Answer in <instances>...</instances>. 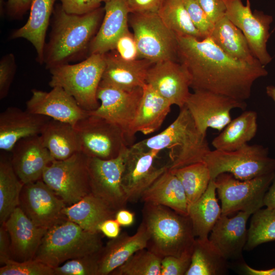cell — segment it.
I'll return each instance as SVG.
<instances>
[{
  "label": "cell",
  "mask_w": 275,
  "mask_h": 275,
  "mask_svg": "<svg viewBox=\"0 0 275 275\" xmlns=\"http://www.w3.org/2000/svg\"><path fill=\"white\" fill-rule=\"evenodd\" d=\"M172 105L149 85L143 87V95L129 131L131 140L138 132L147 135L155 132L163 123Z\"/></svg>",
  "instance_id": "27"
},
{
  "label": "cell",
  "mask_w": 275,
  "mask_h": 275,
  "mask_svg": "<svg viewBox=\"0 0 275 275\" xmlns=\"http://www.w3.org/2000/svg\"><path fill=\"white\" fill-rule=\"evenodd\" d=\"M177 36V35H176ZM177 55L191 78L190 87L245 101L253 85L268 71L261 64H250L226 53L213 40L177 36Z\"/></svg>",
  "instance_id": "1"
},
{
  "label": "cell",
  "mask_w": 275,
  "mask_h": 275,
  "mask_svg": "<svg viewBox=\"0 0 275 275\" xmlns=\"http://www.w3.org/2000/svg\"><path fill=\"white\" fill-rule=\"evenodd\" d=\"M252 214L238 211L229 217L222 214L210 233L208 239L228 261H241L248 239L246 223Z\"/></svg>",
  "instance_id": "21"
},
{
  "label": "cell",
  "mask_w": 275,
  "mask_h": 275,
  "mask_svg": "<svg viewBox=\"0 0 275 275\" xmlns=\"http://www.w3.org/2000/svg\"><path fill=\"white\" fill-rule=\"evenodd\" d=\"M171 171L180 181L188 206L202 196L211 180L209 169L205 162L190 164Z\"/></svg>",
  "instance_id": "38"
},
{
  "label": "cell",
  "mask_w": 275,
  "mask_h": 275,
  "mask_svg": "<svg viewBox=\"0 0 275 275\" xmlns=\"http://www.w3.org/2000/svg\"><path fill=\"white\" fill-rule=\"evenodd\" d=\"M49 117L9 107L0 114V149L11 152L20 140L40 135Z\"/></svg>",
  "instance_id": "23"
},
{
  "label": "cell",
  "mask_w": 275,
  "mask_h": 275,
  "mask_svg": "<svg viewBox=\"0 0 275 275\" xmlns=\"http://www.w3.org/2000/svg\"><path fill=\"white\" fill-rule=\"evenodd\" d=\"M134 213L126 208L118 210L116 213L115 219L122 226H129L134 221Z\"/></svg>",
  "instance_id": "53"
},
{
  "label": "cell",
  "mask_w": 275,
  "mask_h": 275,
  "mask_svg": "<svg viewBox=\"0 0 275 275\" xmlns=\"http://www.w3.org/2000/svg\"><path fill=\"white\" fill-rule=\"evenodd\" d=\"M244 250L275 240V208L259 209L252 214Z\"/></svg>",
  "instance_id": "39"
},
{
  "label": "cell",
  "mask_w": 275,
  "mask_h": 275,
  "mask_svg": "<svg viewBox=\"0 0 275 275\" xmlns=\"http://www.w3.org/2000/svg\"><path fill=\"white\" fill-rule=\"evenodd\" d=\"M213 179L202 196L188 206V215L196 238H208L215 224L222 215V208L216 197Z\"/></svg>",
  "instance_id": "33"
},
{
  "label": "cell",
  "mask_w": 275,
  "mask_h": 275,
  "mask_svg": "<svg viewBox=\"0 0 275 275\" xmlns=\"http://www.w3.org/2000/svg\"><path fill=\"white\" fill-rule=\"evenodd\" d=\"M140 200L162 205L188 215V204L184 189L178 177L169 169L144 191Z\"/></svg>",
  "instance_id": "28"
},
{
  "label": "cell",
  "mask_w": 275,
  "mask_h": 275,
  "mask_svg": "<svg viewBox=\"0 0 275 275\" xmlns=\"http://www.w3.org/2000/svg\"><path fill=\"white\" fill-rule=\"evenodd\" d=\"M15 57L12 53L4 56L0 61V99L5 98L9 92L16 71Z\"/></svg>",
  "instance_id": "45"
},
{
  "label": "cell",
  "mask_w": 275,
  "mask_h": 275,
  "mask_svg": "<svg viewBox=\"0 0 275 275\" xmlns=\"http://www.w3.org/2000/svg\"><path fill=\"white\" fill-rule=\"evenodd\" d=\"M242 268L246 274L249 275H275V267L268 269H256L243 263Z\"/></svg>",
  "instance_id": "55"
},
{
  "label": "cell",
  "mask_w": 275,
  "mask_h": 275,
  "mask_svg": "<svg viewBox=\"0 0 275 275\" xmlns=\"http://www.w3.org/2000/svg\"><path fill=\"white\" fill-rule=\"evenodd\" d=\"M142 213L148 234L146 249L161 258L193 251L196 237L188 215L150 203H144Z\"/></svg>",
  "instance_id": "3"
},
{
  "label": "cell",
  "mask_w": 275,
  "mask_h": 275,
  "mask_svg": "<svg viewBox=\"0 0 275 275\" xmlns=\"http://www.w3.org/2000/svg\"><path fill=\"white\" fill-rule=\"evenodd\" d=\"M89 158L79 151L66 159L53 160L43 172L42 180L66 206L77 203L91 193Z\"/></svg>",
  "instance_id": "8"
},
{
  "label": "cell",
  "mask_w": 275,
  "mask_h": 275,
  "mask_svg": "<svg viewBox=\"0 0 275 275\" xmlns=\"http://www.w3.org/2000/svg\"><path fill=\"white\" fill-rule=\"evenodd\" d=\"M102 2H104V3H107L111 0H100Z\"/></svg>",
  "instance_id": "57"
},
{
  "label": "cell",
  "mask_w": 275,
  "mask_h": 275,
  "mask_svg": "<svg viewBox=\"0 0 275 275\" xmlns=\"http://www.w3.org/2000/svg\"><path fill=\"white\" fill-rule=\"evenodd\" d=\"M132 13H158L164 0H126Z\"/></svg>",
  "instance_id": "49"
},
{
  "label": "cell",
  "mask_w": 275,
  "mask_h": 275,
  "mask_svg": "<svg viewBox=\"0 0 275 275\" xmlns=\"http://www.w3.org/2000/svg\"><path fill=\"white\" fill-rule=\"evenodd\" d=\"M209 20L214 25L226 15L225 0H197Z\"/></svg>",
  "instance_id": "48"
},
{
  "label": "cell",
  "mask_w": 275,
  "mask_h": 275,
  "mask_svg": "<svg viewBox=\"0 0 275 275\" xmlns=\"http://www.w3.org/2000/svg\"><path fill=\"white\" fill-rule=\"evenodd\" d=\"M158 14L166 26L177 36L204 38L192 22L183 0H164Z\"/></svg>",
  "instance_id": "37"
},
{
  "label": "cell",
  "mask_w": 275,
  "mask_h": 275,
  "mask_svg": "<svg viewBox=\"0 0 275 275\" xmlns=\"http://www.w3.org/2000/svg\"><path fill=\"white\" fill-rule=\"evenodd\" d=\"M228 261L208 238H196L191 263L185 275H223L228 273Z\"/></svg>",
  "instance_id": "35"
},
{
  "label": "cell",
  "mask_w": 275,
  "mask_h": 275,
  "mask_svg": "<svg viewBox=\"0 0 275 275\" xmlns=\"http://www.w3.org/2000/svg\"><path fill=\"white\" fill-rule=\"evenodd\" d=\"M266 93L268 96L273 100L275 104V86L272 85L267 86Z\"/></svg>",
  "instance_id": "56"
},
{
  "label": "cell",
  "mask_w": 275,
  "mask_h": 275,
  "mask_svg": "<svg viewBox=\"0 0 275 275\" xmlns=\"http://www.w3.org/2000/svg\"><path fill=\"white\" fill-rule=\"evenodd\" d=\"M24 184L12 167L10 157L4 152L0 156V224L5 223L19 205Z\"/></svg>",
  "instance_id": "36"
},
{
  "label": "cell",
  "mask_w": 275,
  "mask_h": 275,
  "mask_svg": "<svg viewBox=\"0 0 275 275\" xmlns=\"http://www.w3.org/2000/svg\"><path fill=\"white\" fill-rule=\"evenodd\" d=\"M100 252L66 261L53 268L54 275H98Z\"/></svg>",
  "instance_id": "41"
},
{
  "label": "cell",
  "mask_w": 275,
  "mask_h": 275,
  "mask_svg": "<svg viewBox=\"0 0 275 275\" xmlns=\"http://www.w3.org/2000/svg\"><path fill=\"white\" fill-rule=\"evenodd\" d=\"M275 172L251 179L241 180L224 173L213 179L221 202L222 214L238 211L253 214L264 206L263 199Z\"/></svg>",
  "instance_id": "9"
},
{
  "label": "cell",
  "mask_w": 275,
  "mask_h": 275,
  "mask_svg": "<svg viewBox=\"0 0 275 275\" xmlns=\"http://www.w3.org/2000/svg\"><path fill=\"white\" fill-rule=\"evenodd\" d=\"M143 95V88L124 89L100 81L97 98L100 104L89 114L97 116L115 124L130 142L129 131Z\"/></svg>",
  "instance_id": "15"
},
{
  "label": "cell",
  "mask_w": 275,
  "mask_h": 275,
  "mask_svg": "<svg viewBox=\"0 0 275 275\" xmlns=\"http://www.w3.org/2000/svg\"><path fill=\"white\" fill-rule=\"evenodd\" d=\"M162 258L144 248L134 253L110 275H160Z\"/></svg>",
  "instance_id": "40"
},
{
  "label": "cell",
  "mask_w": 275,
  "mask_h": 275,
  "mask_svg": "<svg viewBox=\"0 0 275 275\" xmlns=\"http://www.w3.org/2000/svg\"><path fill=\"white\" fill-rule=\"evenodd\" d=\"M116 212L106 203L91 193L77 203L66 206L63 211L67 219L93 233L100 232V224L106 219L115 218Z\"/></svg>",
  "instance_id": "30"
},
{
  "label": "cell",
  "mask_w": 275,
  "mask_h": 275,
  "mask_svg": "<svg viewBox=\"0 0 275 275\" xmlns=\"http://www.w3.org/2000/svg\"><path fill=\"white\" fill-rule=\"evenodd\" d=\"M264 206L269 208H275V176L265 194L263 199Z\"/></svg>",
  "instance_id": "54"
},
{
  "label": "cell",
  "mask_w": 275,
  "mask_h": 275,
  "mask_svg": "<svg viewBox=\"0 0 275 275\" xmlns=\"http://www.w3.org/2000/svg\"><path fill=\"white\" fill-rule=\"evenodd\" d=\"M227 17L242 32L253 55L265 66L272 60L267 50L272 16L251 8L250 0L244 5L242 0H225Z\"/></svg>",
  "instance_id": "12"
},
{
  "label": "cell",
  "mask_w": 275,
  "mask_h": 275,
  "mask_svg": "<svg viewBox=\"0 0 275 275\" xmlns=\"http://www.w3.org/2000/svg\"><path fill=\"white\" fill-rule=\"evenodd\" d=\"M114 50H116L120 58L125 61H134L140 57L133 34L128 30L118 39Z\"/></svg>",
  "instance_id": "46"
},
{
  "label": "cell",
  "mask_w": 275,
  "mask_h": 275,
  "mask_svg": "<svg viewBox=\"0 0 275 275\" xmlns=\"http://www.w3.org/2000/svg\"><path fill=\"white\" fill-rule=\"evenodd\" d=\"M104 14L102 7L79 15L68 14L61 6L58 7L50 37L44 48L43 63L46 67L49 69L66 64L89 48Z\"/></svg>",
  "instance_id": "2"
},
{
  "label": "cell",
  "mask_w": 275,
  "mask_h": 275,
  "mask_svg": "<svg viewBox=\"0 0 275 275\" xmlns=\"http://www.w3.org/2000/svg\"><path fill=\"white\" fill-rule=\"evenodd\" d=\"M0 275H54V270L36 259L24 261L10 259L1 267Z\"/></svg>",
  "instance_id": "42"
},
{
  "label": "cell",
  "mask_w": 275,
  "mask_h": 275,
  "mask_svg": "<svg viewBox=\"0 0 275 275\" xmlns=\"http://www.w3.org/2000/svg\"><path fill=\"white\" fill-rule=\"evenodd\" d=\"M10 153L13 169L24 184L42 179L45 169L54 160L40 135L20 140Z\"/></svg>",
  "instance_id": "20"
},
{
  "label": "cell",
  "mask_w": 275,
  "mask_h": 275,
  "mask_svg": "<svg viewBox=\"0 0 275 275\" xmlns=\"http://www.w3.org/2000/svg\"><path fill=\"white\" fill-rule=\"evenodd\" d=\"M40 135L54 160H65L80 151L76 130L70 123L50 119Z\"/></svg>",
  "instance_id": "31"
},
{
  "label": "cell",
  "mask_w": 275,
  "mask_h": 275,
  "mask_svg": "<svg viewBox=\"0 0 275 275\" xmlns=\"http://www.w3.org/2000/svg\"><path fill=\"white\" fill-rule=\"evenodd\" d=\"M26 103V110L51 119L70 123L73 126L89 115V111L82 108L75 99L59 87L49 92L36 89Z\"/></svg>",
  "instance_id": "19"
},
{
  "label": "cell",
  "mask_w": 275,
  "mask_h": 275,
  "mask_svg": "<svg viewBox=\"0 0 275 275\" xmlns=\"http://www.w3.org/2000/svg\"><path fill=\"white\" fill-rule=\"evenodd\" d=\"M65 203L42 180L24 184L19 207L38 226L48 229L66 219Z\"/></svg>",
  "instance_id": "17"
},
{
  "label": "cell",
  "mask_w": 275,
  "mask_h": 275,
  "mask_svg": "<svg viewBox=\"0 0 275 275\" xmlns=\"http://www.w3.org/2000/svg\"><path fill=\"white\" fill-rule=\"evenodd\" d=\"M127 148L117 157L111 159L89 158L91 194L117 211L126 208L128 202L122 185L124 157Z\"/></svg>",
  "instance_id": "16"
},
{
  "label": "cell",
  "mask_w": 275,
  "mask_h": 275,
  "mask_svg": "<svg viewBox=\"0 0 275 275\" xmlns=\"http://www.w3.org/2000/svg\"><path fill=\"white\" fill-rule=\"evenodd\" d=\"M258 128L257 114L247 111L231 120L212 141L215 149L233 151L247 144L256 135Z\"/></svg>",
  "instance_id": "34"
},
{
  "label": "cell",
  "mask_w": 275,
  "mask_h": 275,
  "mask_svg": "<svg viewBox=\"0 0 275 275\" xmlns=\"http://www.w3.org/2000/svg\"><path fill=\"white\" fill-rule=\"evenodd\" d=\"M61 7L68 14L84 15L101 7L100 0H58Z\"/></svg>",
  "instance_id": "47"
},
{
  "label": "cell",
  "mask_w": 275,
  "mask_h": 275,
  "mask_svg": "<svg viewBox=\"0 0 275 275\" xmlns=\"http://www.w3.org/2000/svg\"><path fill=\"white\" fill-rule=\"evenodd\" d=\"M101 232L83 229L66 218L47 229L34 259L54 268L66 261L99 252Z\"/></svg>",
  "instance_id": "5"
},
{
  "label": "cell",
  "mask_w": 275,
  "mask_h": 275,
  "mask_svg": "<svg viewBox=\"0 0 275 275\" xmlns=\"http://www.w3.org/2000/svg\"><path fill=\"white\" fill-rule=\"evenodd\" d=\"M135 144L146 149L168 150L170 170L204 162L211 150L206 135L199 130L185 106L164 130Z\"/></svg>",
  "instance_id": "4"
},
{
  "label": "cell",
  "mask_w": 275,
  "mask_h": 275,
  "mask_svg": "<svg viewBox=\"0 0 275 275\" xmlns=\"http://www.w3.org/2000/svg\"><path fill=\"white\" fill-rule=\"evenodd\" d=\"M209 37L232 58L250 64H261L253 55L242 32L226 15L214 24Z\"/></svg>",
  "instance_id": "32"
},
{
  "label": "cell",
  "mask_w": 275,
  "mask_h": 275,
  "mask_svg": "<svg viewBox=\"0 0 275 275\" xmlns=\"http://www.w3.org/2000/svg\"><path fill=\"white\" fill-rule=\"evenodd\" d=\"M103 8L102 23L90 44L91 54H104L114 50L118 39L128 30L130 11L126 0H111Z\"/></svg>",
  "instance_id": "24"
},
{
  "label": "cell",
  "mask_w": 275,
  "mask_h": 275,
  "mask_svg": "<svg viewBox=\"0 0 275 275\" xmlns=\"http://www.w3.org/2000/svg\"><path fill=\"white\" fill-rule=\"evenodd\" d=\"M204 162L211 179L224 173L245 180L275 172V158L269 157L268 149L260 145L247 144L233 151L210 150Z\"/></svg>",
  "instance_id": "7"
},
{
  "label": "cell",
  "mask_w": 275,
  "mask_h": 275,
  "mask_svg": "<svg viewBox=\"0 0 275 275\" xmlns=\"http://www.w3.org/2000/svg\"><path fill=\"white\" fill-rule=\"evenodd\" d=\"M10 239L9 233L3 224L0 227V264L3 265L12 259L10 251Z\"/></svg>",
  "instance_id": "50"
},
{
  "label": "cell",
  "mask_w": 275,
  "mask_h": 275,
  "mask_svg": "<svg viewBox=\"0 0 275 275\" xmlns=\"http://www.w3.org/2000/svg\"><path fill=\"white\" fill-rule=\"evenodd\" d=\"M74 127L78 136L80 151L89 157L111 159L131 146L119 127L97 116L89 114Z\"/></svg>",
  "instance_id": "10"
},
{
  "label": "cell",
  "mask_w": 275,
  "mask_h": 275,
  "mask_svg": "<svg viewBox=\"0 0 275 275\" xmlns=\"http://www.w3.org/2000/svg\"><path fill=\"white\" fill-rule=\"evenodd\" d=\"M105 67V53H92L79 63L49 68L51 75L49 85L63 89L84 109L94 111L99 105L97 92Z\"/></svg>",
  "instance_id": "6"
},
{
  "label": "cell",
  "mask_w": 275,
  "mask_h": 275,
  "mask_svg": "<svg viewBox=\"0 0 275 275\" xmlns=\"http://www.w3.org/2000/svg\"><path fill=\"white\" fill-rule=\"evenodd\" d=\"M98 229L105 236L111 239L117 237L121 233L120 225L115 218L104 221L100 224Z\"/></svg>",
  "instance_id": "52"
},
{
  "label": "cell",
  "mask_w": 275,
  "mask_h": 275,
  "mask_svg": "<svg viewBox=\"0 0 275 275\" xmlns=\"http://www.w3.org/2000/svg\"><path fill=\"white\" fill-rule=\"evenodd\" d=\"M148 240V232L142 222L133 235L123 232L111 238L99 253L98 275L110 274L136 252L146 248Z\"/></svg>",
  "instance_id": "25"
},
{
  "label": "cell",
  "mask_w": 275,
  "mask_h": 275,
  "mask_svg": "<svg viewBox=\"0 0 275 275\" xmlns=\"http://www.w3.org/2000/svg\"><path fill=\"white\" fill-rule=\"evenodd\" d=\"M197 127L206 135L208 128L222 130L232 120L230 112L234 108L244 109L245 101L204 90L190 93L185 105Z\"/></svg>",
  "instance_id": "13"
},
{
  "label": "cell",
  "mask_w": 275,
  "mask_h": 275,
  "mask_svg": "<svg viewBox=\"0 0 275 275\" xmlns=\"http://www.w3.org/2000/svg\"><path fill=\"white\" fill-rule=\"evenodd\" d=\"M105 67L101 82L124 89L143 88L148 72L154 64L145 59L131 61L120 58L116 53H105Z\"/></svg>",
  "instance_id": "26"
},
{
  "label": "cell",
  "mask_w": 275,
  "mask_h": 275,
  "mask_svg": "<svg viewBox=\"0 0 275 275\" xmlns=\"http://www.w3.org/2000/svg\"><path fill=\"white\" fill-rule=\"evenodd\" d=\"M58 0H31L26 22L14 31L11 39L22 38L31 42L37 53V59L43 63L45 40L55 2Z\"/></svg>",
  "instance_id": "29"
},
{
  "label": "cell",
  "mask_w": 275,
  "mask_h": 275,
  "mask_svg": "<svg viewBox=\"0 0 275 275\" xmlns=\"http://www.w3.org/2000/svg\"><path fill=\"white\" fill-rule=\"evenodd\" d=\"M133 14L130 24L140 57L153 63L174 60L177 55V36L158 13Z\"/></svg>",
  "instance_id": "11"
},
{
  "label": "cell",
  "mask_w": 275,
  "mask_h": 275,
  "mask_svg": "<svg viewBox=\"0 0 275 275\" xmlns=\"http://www.w3.org/2000/svg\"><path fill=\"white\" fill-rule=\"evenodd\" d=\"M183 2L196 28L204 38L209 37L214 25L209 20L198 1L183 0Z\"/></svg>",
  "instance_id": "43"
},
{
  "label": "cell",
  "mask_w": 275,
  "mask_h": 275,
  "mask_svg": "<svg viewBox=\"0 0 275 275\" xmlns=\"http://www.w3.org/2000/svg\"><path fill=\"white\" fill-rule=\"evenodd\" d=\"M159 152L144 149L135 144L127 148L122 185L128 202H138L144 191L169 169L168 164L160 168L154 166Z\"/></svg>",
  "instance_id": "14"
},
{
  "label": "cell",
  "mask_w": 275,
  "mask_h": 275,
  "mask_svg": "<svg viewBox=\"0 0 275 275\" xmlns=\"http://www.w3.org/2000/svg\"><path fill=\"white\" fill-rule=\"evenodd\" d=\"M31 4V0H8L7 8L10 15L19 18L30 10Z\"/></svg>",
  "instance_id": "51"
},
{
  "label": "cell",
  "mask_w": 275,
  "mask_h": 275,
  "mask_svg": "<svg viewBox=\"0 0 275 275\" xmlns=\"http://www.w3.org/2000/svg\"><path fill=\"white\" fill-rule=\"evenodd\" d=\"M2 224L9 235L12 259L17 261L34 259L47 229L36 225L19 207Z\"/></svg>",
  "instance_id": "22"
},
{
  "label": "cell",
  "mask_w": 275,
  "mask_h": 275,
  "mask_svg": "<svg viewBox=\"0 0 275 275\" xmlns=\"http://www.w3.org/2000/svg\"><path fill=\"white\" fill-rule=\"evenodd\" d=\"M146 84L172 105L180 108L185 105L190 93L191 78L188 71L182 64L174 60L154 63L148 70Z\"/></svg>",
  "instance_id": "18"
},
{
  "label": "cell",
  "mask_w": 275,
  "mask_h": 275,
  "mask_svg": "<svg viewBox=\"0 0 275 275\" xmlns=\"http://www.w3.org/2000/svg\"><path fill=\"white\" fill-rule=\"evenodd\" d=\"M192 252L180 257L167 256L161 261L160 275H185L190 263Z\"/></svg>",
  "instance_id": "44"
}]
</instances>
